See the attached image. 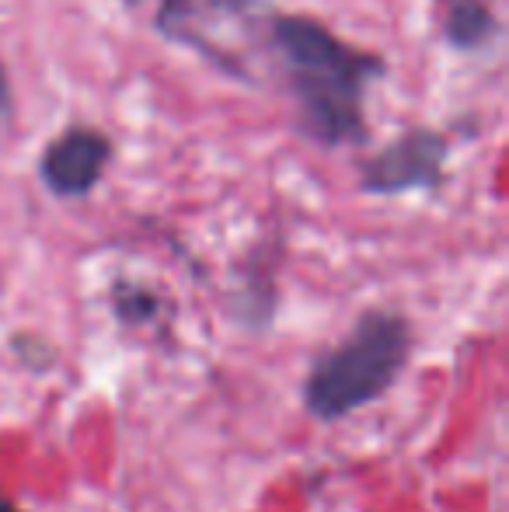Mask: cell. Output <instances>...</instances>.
<instances>
[{"mask_svg": "<svg viewBox=\"0 0 509 512\" xmlns=\"http://www.w3.org/2000/svg\"><path fill=\"white\" fill-rule=\"evenodd\" d=\"M11 129H14V88L4 63H0V140L11 136Z\"/></svg>", "mask_w": 509, "mask_h": 512, "instance_id": "ba28073f", "label": "cell"}, {"mask_svg": "<svg viewBox=\"0 0 509 512\" xmlns=\"http://www.w3.org/2000/svg\"><path fill=\"white\" fill-rule=\"evenodd\" d=\"M154 310H157V300L150 290L129 286V283L116 286V314L123 317V321H147V317H154Z\"/></svg>", "mask_w": 509, "mask_h": 512, "instance_id": "52a82bcc", "label": "cell"}, {"mask_svg": "<svg viewBox=\"0 0 509 512\" xmlns=\"http://www.w3.org/2000/svg\"><path fill=\"white\" fill-rule=\"evenodd\" d=\"M450 140L440 129L415 126L377 150L360 171V189L370 196L436 192L447 178Z\"/></svg>", "mask_w": 509, "mask_h": 512, "instance_id": "3957f363", "label": "cell"}, {"mask_svg": "<svg viewBox=\"0 0 509 512\" xmlns=\"http://www.w3.org/2000/svg\"><path fill=\"white\" fill-rule=\"evenodd\" d=\"M443 39L461 53H478L499 35V21L489 0H440Z\"/></svg>", "mask_w": 509, "mask_h": 512, "instance_id": "8992f818", "label": "cell"}, {"mask_svg": "<svg viewBox=\"0 0 509 512\" xmlns=\"http://www.w3.org/2000/svg\"><path fill=\"white\" fill-rule=\"evenodd\" d=\"M112 161V140L95 126H70L39 161V178L56 199H84L98 189Z\"/></svg>", "mask_w": 509, "mask_h": 512, "instance_id": "277c9868", "label": "cell"}, {"mask_svg": "<svg viewBox=\"0 0 509 512\" xmlns=\"http://www.w3.org/2000/svg\"><path fill=\"white\" fill-rule=\"evenodd\" d=\"M0 512H18V509L11 506V502H7V495H4V492H0Z\"/></svg>", "mask_w": 509, "mask_h": 512, "instance_id": "9c48e42d", "label": "cell"}, {"mask_svg": "<svg viewBox=\"0 0 509 512\" xmlns=\"http://www.w3.org/2000/svg\"><path fill=\"white\" fill-rule=\"evenodd\" d=\"M129 7L140 0H126ZM262 0H157L154 28L175 46H192L203 56V25L213 18H245Z\"/></svg>", "mask_w": 509, "mask_h": 512, "instance_id": "5b68a950", "label": "cell"}, {"mask_svg": "<svg viewBox=\"0 0 509 512\" xmlns=\"http://www.w3.org/2000/svg\"><path fill=\"white\" fill-rule=\"evenodd\" d=\"M269 49L293 98L300 136L318 147L367 143V91L384 77V60L339 39L311 14H279L269 25Z\"/></svg>", "mask_w": 509, "mask_h": 512, "instance_id": "6da1fadb", "label": "cell"}, {"mask_svg": "<svg viewBox=\"0 0 509 512\" xmlns=\"http://www.w3.org/2000/svg\"><path fill=\"white\" fill-rule=\"evenodd\" d=\"M412 328L394 310H367L335 349L314 359L304 380V408L318 422H342L377 401L401 377Z\"/></svg>", "mask_w": 509, "mask_h": 512, "instance_id": "7a4b0ae2", "label": "cell"}]
</instances>
